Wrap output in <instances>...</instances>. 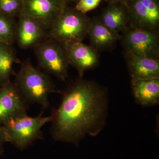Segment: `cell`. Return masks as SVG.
<instances>
[{"instance_id":"cell-11","label":"cell","mask_w":159,"mask_h":159,"mask_svg":"<svg viewBox=\"0 0 159 159\" xmlns=\"http://www.w3.org/2000/svg\"><path fill=\"white\" fill-rule=\"evenodd\" d=\"M48 38V30L33 18L22 15L16 23V41L20 48L27 49L37 45Z\"/></svg>"},{"instance_id":"cell-5","label":"cell","mask_w":159,"mask_h":159,"mask_svg":"<svg viewBox=\"0 0 159 159\" xmlns=\"http://www.w3.org/2000/svg\"><path fill=\"white\" fill-rule=\"evenodd\" d=\"M38 62L46 73L65 81L70 63L65 46L47 38L34 47Z\"/></svg>"},{"instance_id":"cell-12","label":"cell","mask_w":159,"mask_h":159,"mask_svg":"<svg viewBox=\"0 0 159 159\" xmlns=\"http://www.w3.org/2000/svg\"><path fill=\"white\" fill-rule=\"evenodd\" d=\"M87 36L90 46L99 52L115 48L117 42L121 40L122 34L109 29L100 21L99 18L94 17L92 18Z\"/></svg>"},{"instance_id":"cell-2","label":"cell","mask_w":159,"mask_h":159,"mask_svg":"<svg viewBox=\"0 0 159 159\" xmlns=\"http://www.w3.org/2000/svg\"><path fill=\"white\" fill-rule=\"evenodd\" d=\"M14 83L28 103H37L44 109L50 105V94L62 93L57 89L47 74L35 68L30 59L20 62Z\"/></svg>"},{"instance_id":"cell-13","label":"cell","mask_w":159,"mask_h":159,"mask_svg":"<svg viewBox=\"0 0 159 159\" xmlns=\"http://www.w3.org/2000/svg\"><path fill=\"white\" fill-rule=\"evenodd\" d=\"M125 56L131 80L159 78V60L127 52Z\"/></svg>"},{"instance_id":"cell-18","label":"cell","mask_w":159,"mask_h":159,"mask_svg":"<svg viewBox=\"0 0 159 159\" xmlns=\"http://www.w3.org/2000/svg\"><path fill=\"white\" fill-rule=\"evenodd\" d=\"M102 0H78L76 3L74 9L77 11L86 14L99 6Z\"/></svg>"},{"instance_id":"cell-1","label":"cell","mask_w":159,"mask_h":159,"mask_svg":"<svg viewBox=\"0 0 159 159\" xmlns=\"http://www.w3.org/2000/svg\"><path fill=\"white\" fill-rule=\"evenodd\" d=\"M61 94V102L51 114L53 139L78 145L87 135H98L108 116L107 89L95 81L78 78Z\"/></svg>"},{"instance_id":"cell-9","label":"cell","mask_w":159,"mask_h":159,"mask_svg":"<svg viewBox=\"0 0 159 159\" xmlns=\"http://www.w3.org/2000/svg\"><path fill=\"white\" fill-rule=\"evenodd\" d=\"M28 102L14 82L9 80L0 85V125L8 119L27 113Z\"/></svg>"},{"instance_id":"cell-16","label":"cell","mask_w":159,"mask_h":159,"mask_svg":"<svg viewBox=\"0 0 159 159\" xmlns=\"http://www.w3.org/2000/svg\"><path fill=\"white\" fill-rule=\"evenodd\" d=\"M20 63L12 45L0 43V85L10 80L14 74L13 65Z\"/></svg>"},{"instance_id":"cell-3","label":"cell","mask_w":159,"mask_h":159,"mask_svg":"<svg viewBox=\"0 0 159 159\" xmlns=\"http://www.w3.org/2000/svg\"><path fill=\"white\" fill-rule=\"evenodd\" d=\"M52 115L29 116L27 113L20 114L8 119L2 125L6 142H9L18 149L23 150L34 141L43 139L42 129L51 122Z\"/></svg>"},{"instance_id":"cell-15","label":"cell","mask_w":159,"mask_h":159,"mask_svg":"<svg viewBox=\"0 0 159 159\" xmlns=\"http://www.w3.org/2000/svg\"><path fill=\"white\" fill-rule=\"evenodd\" d=\"M99 19L109 29L120 34L129 29L128 11L124 4H108Z\"/></svg>"},{"instance_id":"cell-20","label":"cell","mask_w":159,"mask_h":159,"mask_svg":"<svg viewBox=\"0 0 159 159\" xmlns=\"http://www.w3.org/2000/svg\"><path fill=\"white\" fill-rule=\"evenodd\" d=\"M5 142H6V141L3 132L2 126L0 125V157L2 156L4 152L3 145Z\"/></svg>"},{"instance_id":"cell-6","label":"cell","mask_w":159,"mask_h":159,"mask_svg":"<svg viewBox=\"0 0 159 159\" xmlns=\"http://www.w3.org/2000/svg\"><path fill=\"white\" fill-rule=\"evenodd\" d=\"M121 40L125 52L159 60L158 31L129 28Z\"/></svg>"},{"instance_id":"cell-10","label":"cell","mask_w":159,"mask_h":159,"mask_svg":"<svg viewBox=\"0 0 159 159\" xmlns=\"http://www.w3.org/2000/svg\"><path fill=\"white\" fill-rule=\"evenodd\" d=\"M25 14L36 20L47 30L66 9L62 0H25Z\"/></svg>"},{"instance_id":"cell-17","label":"cell","mask_w":159,"mask_h":159,"mask_svg":"<svg viewBox=\"0 0 159 159\" xmlns=\"http://www.w3.org/2000/svg\"><path fill=\"white\" fill-rule=\"evenodd\" d=\"M16 23L9 16L0 15V43L12 45L15 42Z\"/></svg>"},{"instance_id":"cell-4","label":"cell","mask_w":159,"mask_h":159,"mask_svg":"<svg viewBox=\"0 0 159 159\" xmlns=\"http://www.w3.org/2000/svg\"><path fill=\"white\" fill-rule=\"evenodd\" d=\"M92 18L76 9H65L48 30V37L64 45L87 37Z\"/></svg>"},{"instance_id":"cell-19","label":"cell","mask_w":159,"mask_h":159,"mask_svg":"<svg viewBox=\"0 0 159 159\" xmlns=\"http://www.w3.org/2000/svg\"><path fill=\"white\" fill-rule=\"evenodd\" d=\"M20 5V0H0V9L9 16L15 14Z\"/></svg>"},{"instance_id":"cell-14","label":"cell","mask_w":159,"mask_h":159,"mask_svg":"<svg viewBox=\"0 0 159 159\" xmlns=\"http://www.w3.org/2000/svg\"><path fill=\"white\" fill-rule=\"evenodd\" d=\"M132 91L137 103L143 107L158 105L159 78L131 80Z\"/></svg>"},{"instance_id":"cell-8","label":"cell","mask_w":159,"mask_h":159,"mask_svg":"<svg viewBox=\"0 0 159 159\" xmlns=\"http://www.w3.org/2000/svg\"><path fill=\"white\" fill-rule=\"evenodd\" d=\"M70 65L78 72L79 78H83L86 71L92 70L99 63V52L83 41H71L64 45Z\"/></svg>"},{"instance_id":"cell-7","label":"cell","mask_w":159,"mask_h":159,"mask_svg":"<svg viewBox=\"0 0 159 159\" xmlns=\"http://www.w3.org/2000/svg\"><path fill=\"white\" fill-rule=\"evenodd\" d=\"M129 28L159 31V0H128Z\"/></svg>"},{"instance_id":"cell-22","label":"cell","mask_w":159,"mask_h":159,"mask_svg":"<svg viewBox=\"0 0 159 159\" xmlns=\"http://www.w3.org/2000/svg\"><path fill=\"white\" fill-rule=\"evenodd\" d=\"M65 3L70 2H75L76 3L78 2V0H62Z\"/></svg>"},{"instance_id":"cell-21","label":"cell","mask_w":159,"mask_h":159,"mask_svg":"<svg viewBox=\"0 0 159 159\" xmlns=\"http://www.w3.org/2000/svg\"><path fill=\"white\" fill-rule=\"evenodd\" d=\"M108 4H122L125 5L128 0H105Z\"/></svg>"}]
</instances>
